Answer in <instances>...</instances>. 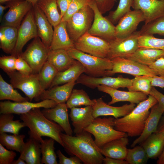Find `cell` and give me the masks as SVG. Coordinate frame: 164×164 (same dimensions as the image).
Masks as SVG:
<instances>
[{
	"label": "cell",
	"instance_id": "36",
	"mask_svg": "<svg viewBox=\"0 0 164 164\" xmlns=\"http://www.w3.org/2000/svg\"><path fill=\"white\" fill-rule=\"evenodd\" d=\"M12 84L7 83L0 74V100H11L15 102L28 101L27 97H23L14 89Z\"/></svg>",
	"mask_w": 164,
	"mask_h": 164
},
{
	"label": "cell",
	"instance_id": "37",
	"mask_svg": "<svg viewBox=\"0 0 164 164\" xmlns=\"http://www.w3.org/2000/svg\"><path fill=\"white\" fill-rule=\"evenodd\" d=\"M24 135H9L5 132L0 133V143L8 149L22 152L25 145Z\"/></svg>",
	"mask_w": 164,
	"mask_h": 164
},
{
	"label": "cell",
	"instance_id": "28",
	"mask_svg": "<svg viewBox=\"0 0 164 164\" xmlns=\"http://www.w3.org/2000/svg\"><path fill=\"white\" fill-rule=\"evenodd\" d=\"M85 72V69L82 64L76 60L73 64L67 69L57 73L49 88L76 81Z\"/></svg>",
	"mask_w": 164,
	"mask_h": 164
},
{
	"label": "cell",
	"instance_id": "4",
	"mask_svg": "<svg viewBox=\"0 0 164 164\" xmlns=\"http://www.w3.org/2000/svg\"><path fill=\"white\" fill-rule=\"evenodd\" d=\"M67 50L72 58L82 64L87 75L96 77L110 76L109 71L113 68L111 60L93 56L75 48Z\"/></svg>",
	"mask_w": 164,
	"mask_h": 164
},
{
	"label": "cell",
	"instance_id": "42",
	"mask_svg": "<svg viewBox=\"0 0 164 164\" xmlns=\"http://www.w3.org/2000/svg\"><path fill=\"white\" fill-rule=\"evenodd\" d=\"M149 159L144 149L140 145L128 149L125 160L128 164H145Z\"/></svg>",
	"mask_w": 164,
	"mask_h": 164
},
{
	"label": "cell",
	"instance_id": "22",
	"mask_svg": "<svg viewBox=\"0 0 164 164\" xmlns=\"http://www.w3.org/2000/svg\"><path fill=\"white\" fill-rule=\"evenodd\" d=\"M32 9L38 36L44 45L50 48L53 33V26L36 4L33 5Z\"/></svg>",
	"mask_w": 164,
	"mask_h": 164
},
{
	"label": "cell",
	"instance_id": "50",
	"mask_svg": "<svg viewBox=\"0 0 164 164\" xmlns=\"http://www.w3.org/2000/svg\"><path fill=\"white\" fill-rule=\"evenodd\" d=\"M100 11L103 14L110 11L116 0H94Z\"/></svg>",
	"mask_w": 164,
	"mask_h": 164
},
{
	"label": "cell",
	"instance_id": "14",
	"mask_svg": "<svg viewBox=\"0 0 164 164\" xmlns=\"http://www.w3.org/2000/svg\"><path fill=\"white\" fill-rule=\"evenodd\" d=\"M133 79L122 76L113 77L109 76L94 77L82 74L76 81V84H81L88 87L94 89L99 85H104L114 89L128 88L132 83Z\"/></svg>",
	"mask_w": 164,
	"mask_h": 164
},
{
	"label": "cell",
	"instance_id": "60",
	"mask_svg": "<svg viewBox=\"0 0 164 164\" xmlns=\"http://www.w3.org/2000/svg\"><path fill=\"white\" fill-rule=\"evenodd\" d=\"M27 0L29 1V2H30L32 4V5H34L36 3V2L38 0Z\"/></svg>",
	"mask_w": 164,
	"mask_h": 164
},
{
	"label": "cell",
	"instance_id": "52",
	"mask_svg": "<svg viewBox=\"0 0 164 164\" xmlns=\"http://www.w3.org/2000/svg\"><path fill=\"white\" fill-rule=\"evenodd\" d=\"M148 66L157 75L164 76V57L159 58Z\"/></svg>",
	"mask_w": 164,
	"mask_h": 164
},
{
	"label": "cell",
	"instance_id": "24",
	"mask_svg": "<svg viewBox=\"0 0 164 164\" xmlns=\"http://www.w3.org/2000/svg\"><path fill=\"white\" fill-rule=\"evenodd\" d=\"M68 108L66 103H61L53 108H44L42 111L47 118L60 125L66 134L72 135L73 131L69 120Z\"/></svg>",
	"mask_w": 164,
	"mask_h": 164
},
{
	"label": "cell",
	"instance_id": "59",
	"mask_svg": "<svg viewBox=\"0 0 164 164\" xmlns=\"http://www.w3.org/2000/svg\"><path fill=\"white\" fill-rule=\"evenodd\" d=\"M12 164H27L26 162L22 158L19 157L16 160H14Z\"/></svg>",
	"mask_w": 164,
	"mask_h": 164
},
{
	"label": "cell",
	"instance_id": "39",
	"mask_svg": "<svg viewBox=\"0 0 164 164\" xmlns=\"http://www.w3.org/2000/svg\"><path fill=\"white\" fill-rule=\"evenodd\" d=\"M53 139L43 140L40 142L42 155L41 164H57L56 155L55 152Z\"/></svg>",
	"mask_w": 164,
	"mask_h": 164
},
{
	"label": "cell",
	"instance_id": "54",
	"mask_svg": "<svg viewBox=\"0 0 164 164\" xmlns=\"http://www.w3.org/2000/svg\"><path fill=\"white\" fill-rule=\"evenodd\" d=\"M149 95L154 97L157 100L160 108L164 111V94L152 86Z\"/></svg>",
	"mask_w": 164,
	"mask_h": 164
},
{
	"label": "cell",
	"instance_id": "58",
	"mask_svg": "<svg viewBox=\"0 0 164 164\" xmlns=\"http://www.w3.org/2000/svg\"><path fill=\"white\" fill-rule=\"evenodd\" d=\"M9 5L7 4L5 6L0 5V21L1 22L3 17V15L4 11L7 8H9Z\"/></svg>",
	"mask_w": 164,
	"mask_h": 164
},
{
	"label": "cell",
	"instance_id": "13",
	"mask_svg": "<svg viewBox=\"0 0 164 164\" xmlns=\"http://www.w3.org/2000/svg\"><path fill=\"white\" fill-rule=\"evenodd\" d=\"M113 68L110 70V76L117 73L129 74L136 76L148 75L154 77L157 75L148 66L124 57H118L111 60Z\"/></svg>",
	"mask_w": 164,
	"mask_h": 164
},
{
	"label": "cell",
	"instance_id": "3",
	"mask_svg": "<svg viewBox=\"0 0 164 164\" xmlns=\"http://www.w3.org/2000/svg\"><path fill=\"white\" fill-rule=\"evenodd\" d=\"M158 103L156 99L149 95L148 98L138 104L128 114L114 119V128L126 133L130 137L139 136L142 133L150 109Z\"/></svg>",
	"mask_w": 164,
	"mask_h": 164
},
{
	"label": "cell",
	"instance_id": "53",
	"mask_svg": "<svg viewBox=\"0 0 164 164\" xmlns=\"http://www.w3.org/2000/svg\"><path fill=\"white\" fill-rule=\"evenodd\" d=\"M156 132L161 134L164 138V112L160 120ZM156 163L164 164V145L161 153L158 158Z\"/></svg>",
	"mask_w": 164,
	"mask_h": 164
},
{
	"label": "cell",
	"instance_id": "31",
	"mask_svg": "<svg viewBox=\"0 0 164 164\" xmlns=\"http://www.w3.org/2000/svg\"><path fill=\"white\" fill-rule=\"evenodd\" d=\"M40 145V142L29 138L25 142L19 157L24 160L27 164H41Z\"/></svg>",
	"mask_w": 164,
	"mask_h": 164
},
{
	"label": "cell",
	"instance_id": "61",
	"mask_svg": "<svg viewBox=\"0 0 164 164\" xmlns=\"http://www.w3.org/2000/svg\"><path fill=\"white\" fill-rule=\"evenodd\" d=\"M17 0H0V3H2L4 2H6L9 1H17Z\"/></svg>",
	"mask_w": 164,
	"mask_h": 164
},
{
	"label": "cell",
	"instance_id": "10",
	"mask_svg": "<svg viewBox=\"0 0 164 164\" xmlns=\"http://www.w3.org/2000/svg\"><path fill=\"white\" fill-rule=\"evenodd\" d=\"M88 5L93 11L94 19L88 32L108 42L115 39V26L107 18L103 16L94 0H92Z\"/></svg>",
	"mask_w": 164,
	"mask_h": 164
},
{
	"label": "cell",
	"instance_id": "47",
	"mask_svg": "<svg viewBox=\"0 0 164 164\" xmlns=\"http://www.w3.org/2000/svg\"><path fill=\"white\" fill-rule=\"evenodd\" d=\"M16 57L11 54L0 57V67L9 76L16 71L15 61Z\"/></svg>",
	"mask_w": 164,
	"mask_h": 164
},
{
	"label": "cell",
	"instance_id": "40",
	"mask_svg": "<svg viewBox=\"0 0 164 164\" xmlns=\"http://www.w3.org/2000/svg\"><path fill=\"white\" fill-rule=\"evenodd\" d=\"M58 72L52 64L47 61L46 62L38 73L39 82L42 92L49 88Z\"/></svg>",
	"mask_w": 164,
	"mask_h": 164
},
{
	"label": "cell",
	"instance_id": "51",
	"mask_svg": "<svg viewBox=\"0 0 164 164\" xmlns=\"http://www.w3.org/2000/svg\"><path fill=\"white\" fill-rule=\"evenodd\" d=\"M56 154L59 158L60 164H81V160L77 156L73 155L70 157L65 156L60 150L56 151Z\"/></svg>",
	"mask_w": 164,
	"mask_h": 164
},
{
	"label": "cell",
	"instance_id": "32",
	"mask_svg": "<svg viewBox=\"0 0 164 164\" xmlns=\"http://www.w3.org/2000/svg\"><path fill=\"white\" fill-rule=\"evenodd\" d=\"M144 149L149 159H156L161 153L164 145V138L156 132L150 135L139 144Z\"/></svg>",
	"mask_w": 164,
	"mask_h": 164
},
{
	"label": "cell",
	"instance_id": "46",
	"mask_svg": "<svg viewBox=\"0 0 164 164\" xmlns=\"http://www.w3.org/2000/svg\"><path fill=\"white\" fill-rule=\"evenodd\" d=\"M92 0H73L62 18V21L67 22L75 13L88 5Z\"/></svg>",
	"mask_w": 164,
	"mask_h": 164
},
{
	"label": "cell",
	"instance_id": "19",
	"mask_svg": "<svg viewBox=\"0 0 164 164\" xmlns=\"http://www.w3.org/2000/svg\"><path fill=\"white\" fill-rule=\"evenodd\" d=\"M93 114L95 118L100 116H111L117 119L129 113L135 108V104H126L120 107L111 106L105 103L101 97L93 99Z\"/></svg>",
	"mask_w": 164,
	"mask_h": 164
},
{
	"label": "cell",
	"instance_id": "41",
	"mask_svg": "<svg viewBox=\"0 0 164 164\" xmlns=\"http://www.w3.org/2000/svg\"><path fill=\"white\" fill-rule=\"evenodd\" d=\"M153 77L148 75L135 76L131 85L127 88L128 91L141 92L149 95L152 87L151 81Z\"/></svg>",
	"mask_w": 164,
	"mask_h": 164
},
{
	"label": "cell",
	"instance_id": "35",
	"mask_svg": "<svg viewBox=\"0 0 164 164\" xmlns=\"http://www.w3.org/2000/svg\"><path fill=\"white\" fill-rule=\"evenodd\" d=\"M0 116V133L9 132L19 135L20 129L26 127L20 120H14L13 114H2Z\"/></svg>",
	"mask_w": 164,
	"mask_h": 164
},
{
	"label": "cell",
	"instance_id": "25",
	"mask_svg": "<svg viewBox=\"0 0 164 164\" xmlns=\"http://www.w3.org/2000/svg\"><path fill=\"white\" fill-rule=\"evenodd\" d=\"M164 112L158 103L152 107L144 129L140 135L133 142L131 145L132 148L140 144L151 134L156 132L159 123Z\"/></svg>",
	"mask_w": 164,
	"mask_h": 164
},
{
	"label": "cell",
	"instance_id": "45",
	"mask_svg": "<svg viewBox=\"0 0 164 164\" xmlns=\"http://www.w3.org/2000/svg\"><path fill=\"white\" fill-rule=\"evenodd\" d=\"M138 46L140 48L154 49L164 51V39L157 38L153 35H140Z\"/></svg>",
	"mask_w": 164,
	"mask_h": 164
},
{
	"label": "cell",
	"instance_id": "9",
	"mask_svg": "<svg viewBox=\"0 0 164 164\" xmlns=\"http://www.w3.org/2000/svg\"><path fill=\"white\" fill-rule=\"evenodd\" d=\"M9 77L13 87L22 91L30 101L36 98L42 92L38 73L25 75L16 71Z\"/></svg>",
	"mask_w": 164,
	"mask_h": 164
},
{
	"label": "cell",
	"instance_id": "38",
	"mask_svg": "<svg viewBox=\"0 0 164 164\" xmlns=\"http://www.w3.org/2000/svg\"><path fill=\"white\" fill-rule=\"evenodd\" d=\"M94 104V100L90 98L83 89H73L66 102L68 108L71 109L82 105L92 106Z\"/></svg>",
	"mask_w": 164,
	"mask_h": 164
},
{
	"label": "cell",
	"instance_id": "1",
	"mask_svg": "<svg viewBox=\"0 0 164 164\" xmlns=\"http://www.w3.org/2000/svg\"><path fill=\"white\" fill-rule=\"evenodd\" d=\"M63 147L69 154L78 157L85 164H101L104 157L91 134L85 130L73 136L61 133Z\"/></svg>",
	"mask_w": 164,
	"mask_h": 164
},
{
	"label": "cell",
	"instance_id": "11",
	"mask_svg": "<svg viewBox=\"0 0 164 164\" xmlns=\"http://www.w3.org/2000/svg\"><path fill=\"white\" fill-rule=\"evenodd\" d=\"M140 35L138 31L123 38H115L109 42V52L107 58L111 60L118 57L125 58L134 53L138 48V38Z\"/></svg>",
	"mask_w": 164,
	"mask_h": 164
},
{
	"label": "cell",
	"instance_id": "5",
	"mask_svg": "<svg viewBox=\"0 0 164 164\" xmlns=\"http://www.w3.org/2000/svg\"><path fill=\"white\" fill-rule=\"evenodd\" d=\"M114 118H95L92 122L84 130L92 134L94 142L100 148L106 143L123 137L127 134L114 128Z\"/></svg>",
	"mask_w": 164,
	"mask_h": 164
},
{
	"label": "cell",
	"instance_id": "43",
	"mask_svg": "<svg viewBox=\"0 0 164 164\" xmlns=\"http://www.w3.org/2000/svg\"><path fill=\"white\" fill-rule=\"evenodd\" d=\"M138 31L140 35L157 34L164 36V17L144 24Z\"/></svg>",
	"mask_w": 164,
	"mask_h": 164
},
{
	"label": "cell",
	"instance_id": "49",
	"mask_svg": "<svg viewBox=\"0 0 164 164\" xmlns=\"http://www.w3.org/2000/svg\"><path fill=\"white\" fill-rule=\"evenodd\" d=\"M15 66L16 70L22 74L28 75L32 73V70L31 67L19 56L16 58Z\"/></svg>",
	"mask_w": 164,
	"mask_h": 164
},
{
	"label": "cell",
	"instance_id": "55",
	"mask_svg": "<svg viewBox=\"0 0 164 164\" xmlns=\"http://www.w3.org/2000/svg\"><path fill=\"white\" fill-rule=\"evenodd\" d=\"M73 0H56L58 6L60 10L62 17L67 10Z\"/></svg>",
	"mask_w": 164,
	"mask_h": 164
},
{
	"label": "cell",
	"instance_id": "33",
	"mask_svg": "<svg viewBox=\"0 0 164 164\" xmlns=\"http://www.w3.org/2000/svg\"><path fill=\"white\" fill-rule=\"evenodd\" d=\"M36 4L53 27L62 21V17L58 12L56 0H38Z\"/></svg>",
	"mask_w": 164,
	"mask_h": 164
},
{
	"label": "cell",
	"instance_id": "23",
	"mask_svg": "<svg viewBox=\"0 0 164 164\" xmlns=\"http://www.w3.org/2000/svg\"><path fill=\"white\" fill-rule=\"evenodd\" d=\"M76 84V81H73L60 86H54L43 91L35 99L37 101L46 99L52 100L57 104L65 103Z\"/></svg>",
	"mask_w": 164,
	"mask_h": 164
},
{
	"label": "cell",
	"instance_id": "26",
	"mask_svg": "<svg viewBox=\"0 0 164 164\" xmlns=\"http://www.w3.org/2000/svg\"><path fill=\"white\" fill-rule=\"evenodd\" d=\"M128 143V136L122 137L106 143L100 148V151L105 157L125 160Z\"/></svg>",
	"mask_w": 164,
	"mask_h": 164
},
{
	"label": "cell",
	"instance_id": "29",
	"mask_svg": "<svg viewBox=\"0 0 164 164\" xmlns=\"http://www.w3.org/2000/svg\"><path fill=\"white\" fill-rule=\"evenodd\" d=\"M76 60L69 55L67 50L57 49L50 50L46 61L52 64L58 72L67 69Z\"/></svg>",
	"mask_w": 164,
	"mask_h": 164
},
{
	"label": "cell",
	"instance_id": "27",
	"mask_svg": "<svg viewBox=\"0 0 164 164\" xmlns=\"http://www.w3.org/2000/svg\"><path fill=\"white\" fill-rule=\"evenodd\" d=\"M53 33L50 50L74 48V44L71 39L67 29V22L61 21L54 27Z\"/></svg>",
	"mask_w": 164,
	"mask_h": 164
},
{
	"label": "cell",
	"instance_id": "34",
	"mask_svg": "<svg viewBox=\"0 0 164 164\" xmlns=\"http://www.w3.org/2000/svg\"><path fill=\"white\" fill-rule=\"evenodd\" d=\"M0 29L4 38L0 41V47L5 53L12 54L15 48L17 38L18 28L9 26H1Z\"/></svg>",
	"mask_w": 164,
	"mask_h": 164
},
{
	"label": "cell",
	"instance_id": "48",
	"mask_svg": "<svg viewBox=\"0 0 164 164\" xmlns=\"http://www.w3.org/2000/svg\"><path fill=\"white\" fill-rule=\"evenodd\" d=\"M16 156L14 151L6 149L0 143V164H12Z\"/></svg>",
	"mask_w": 164,
	"mask_h": 164
},
{
	"label": "cell",
	"instance_id": "16",
	"mask_svg": "<svg viewBox=\"0 0 164 164\" xmlns=\"http://www.w3.org/2000/svg\"><path fill=\"white\" fill-rule=\"evenodd\" d=\"M9 9L3 16L1 26L18 28L23 18L32 7L27 0L14 1L8 4Z\"/></svg>",
	"mask_w": 164,
	"mask_h": 164
},
{
	"label": "cell",
	"instance_id": "8",
	"mask_svg": "<svg viewBox=\"0 0 164 164\" xmlns=\"http://www.w3.org/2000/svg\"><path fill=\"white\" fill-rule=\"evenodd\" d=\"M75 48L84 53L101 58H107L110 49L108 42L88 32L74 43Z\"/></svg>",
	"mask_w": 164,
	"mask_h": 164
},
{
	"label": "cell",
	"instance_id": "21",
	"mask_svg": "<svg viewBox=\"0 0 164 164\" xmlns=\"http://www.w3.org/2000/svg\"><path fill=\"white\" fill-rule=\"evenodd\" d=\"M69 116L76 134L80 133L93 121L95 118L93 114L91 106L84 108L73 107L70 109Z\"/></svg>",
	"mask_w": 164,
	"mask_h": 164
},
{
	"label": "cell",
	"instance_id": "30",
	"mask_svg": "<svg viewBox=\"0 0 164 164\" xmlns=\"http://www.w3.org/2000/svg\"><path fill=\"white\" fill-rule=\"evenodd\" d=\"M161 57H164V51L163 50L140 48L133 53L125 57L148 66Z\"/></svg>",
	"mask_w": 164,
	"mask_h": 164
},
{
	"label": "cell",
	"instance_id": "7",
	"mask_svg": "<svg viewBox=\"0 0 164 164\" xmlns=\"http://www.w3.org/2000/svg\"><path fill=\"white\" fill-rule=\"evenodd\" d=\"M50 50L37 37L19 56L28 63L32 69V73H38L46 61Z\"/></svg>",
	"mask_w": 164,
	"mask_h": 164
},
{
	"label": "cell",
	"instance_id": "6",
	"mask_svg": "<svg viewBox=\"0 0 164 164\" xmlns=\"http://www.w3.org/2000/svg\"><path fill=\"white\" fill-rule=\"evenodd\" d=\"M94 13L86 6L73 14L67 22V29L70 37L73 42L88 32L92 24Z\"/></svg>",
	"mask_w": 164,
	"mask_h": 164
},
{
	"label": "cell",
	"instance_id": "20",
	"mask_svg": "<svg viewBox=\"0 0 164 164\" xmlns=\"http://www.w3.org/2000/svg\"><path fill=\"white\" fill-rule=\"evenodd\" d=\"M97 88L98 91L107 93L111 97V100L108 103L110 105L124 101L138 104L148 98V95L141 92L120 91L104 85H99Z\"/></svg>",
	"mask_w": 164,
	"mask_h": 164
},
{
	"label": "cell",
	"instance_id": "12",
	"mask_svg": "<svg viewBox=\"0 0 164 164\" xmlns=\"http://www.w3.org/2000/svg\"><path fill=\"white\" fill-rule=\"evenodd\" d=\"M37 37V29L32 7L18 28L16 44L11 54L16 57L19 56L22 53V49L27 42Z\"/></svg>",
	"mask_w": 164,
	"mask_h": 164
},
{
	"label": "cell",
	"instance_id": "18",
	"mask_svg": "<svg viewBox=\"0 0 164 164\" xmlns=\"http://www.w3.org/2000/svg\"><path fill=\"white\" fill-rule=\"evenodd\" d=\"M132 7L142 12L145 24L164 17V0H132Z\"/></svg>",
	"mask_w": 164,
	"mask_h": 164
},
{
	"label": "cell",
	"instance_id": "2",
	"mask_svg": "<svg viewBox=\"0 0 164 164\" xmlns=\"http://www.w3.org/2000/svg\"><path fill=\"white\" fill-rule=\"evenodd\" d=\"M40 108H34L20 115V119L29 129V138L40 142L43 139L42 136L48 137L53 139L63 147L60 136L63 129L57 123L47 118Z\"/></svg>",
	"mask_w": 164,
	"mask_h": 164
},
{
	"label": "cell",
	"instance_id": "15",
	"mask_svg": "<svg viewBox=\"0 0 164 164\" xmlns=\"http://www.w3.org/2000/svg\"><path fill=\"white\" fill-rule=\"evenodd\" d=\"M57 104L52 100L46 99L36 103L28 101L12 102L9 100L0 102V113L21 114L36 108H50L55 107Z\"/></svg>",
	"mask_w": 164,
	"mask_h": 164
},
{
	"label": "cell",
	"instance_id": "57",
	"mask_svg": "<svg viewBox=\"0 0 164 164\" xmlns=\"http://www.w3.org/2000/svg\"><path fill=\"white\" fill-rule=\"evenodd\" d=\"M103 163L104 164H128L125 160H121L107 157H104Z\"/></svg>",
	"mask_w": 164,
	"mask_h": 164
},
{
	"label": "cell",
	"instance_id": "17",
	"mask_svg": "<svg viewBox=\"0 0 164 164\" xmlns=\"http://www.w3.org/2000/svg\"><path fill=\"white\" fill-rule=\"evenodd\" d=\"M143 13L139 10H131L123 16L115 26V37L123 38L136 31L140 22H144Z\"/></svg>",
	"mask_w": 164,
	"mask_h": 164
},
{
	"label": "cell",
	"instance_id": "44",
	"mask_svg": "<svg viewBox=\"0 0 164 164\" xmlns=\"http://www.w3.org/2000/svg\"><path fill=\"white\" fill-rule=\"evenodd\" d=\"M132 0H119L117 9L111 12L107 18L112 24L117 23L120 19L131 10Z\"/></svg>",
	"mask_w": 164,
	"mask_h": 164
},
{
	"label": "cell",
	"instance_id": "56",
	"mask_svg": "<svg viewBox=\"0 0 164 164\" xmlns=\"http://www.w3.org/2000/svg\"><path fill=\"white\" fill-rule=\"evenodd\" d=\"M152 86L164 88V76L156 75L152 77L151 81Z\"/></svg>",
	"mask_w": 164,
	"mask_h": 164
}]
</instances>
